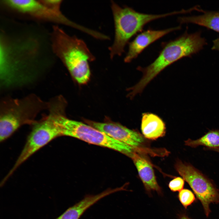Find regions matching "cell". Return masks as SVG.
I'll list each match as a JSON object with an SVG mask.
<instances>
[{
    "instance_id": "8fae6325",
    "label": "cell",
    "mask_w": 219,
    "mask_h": 219,
    "mask_svg": "<svg viewBox=\"0 0 219 219\" xmlns=\"http://www.w3.org/2000/svg\"><path fill=\"white\" fill-rule=\"evenodd\" d=\"M181 26L161 30L148 29L137 35L129 43L128 52L124 58L126 62H130L136 58L149 45L169 33L180 30Z\"/></svg>"
},
{
    "instance_id": "7c38bea8",
    "label": "cell",
    "mask_w": 219,
    "mask_h": 219,
    "mask_svg": "<svg viewBox=\"0 0 219 219\" xmlns=\"http://www.w3.org/2000/svg\"><path fill=\"white\" fill-rule=\"evenodd\" d=\"M130 158L137 169L146 193L151 195L152 191H155L159 195L162 194V189L157 181L154 170L148 160L141 153L134 152Z\"/></svg>"
},
{
    "instance_id": "5bb4252c",
    "label": "cell",
    "mask_w": 219,
    "mask_h": 219,
    "mask_svg": "<svg viewBox=\"0 0 219 219\" xmlns=\"http://www.w3.org/2000/svg\"><path fill=\"white\" fill-rule=\"evenodd\" d=\"M109 194V192L106 190L96 195H87L55 219H79L88 209Z\"/></svg>"
},
{
    "instance_id": "e0dca14e",
    "label": "cell",
    "mask_w": 219,
    "mask_h": 219,
    "mask_svg": "<svg viewBox=\"0 0 219 219\" xmlns=\"http://www.w3.org/2000/svg\"><path fill=\"white\" fill-rule=\"evenodd\" d=\"M178 197L180 203L186 209L195 200L193 193L191 190L186 189H183L179 192Z\"/></svg>"
},
{
    "instance_id": "ffe728a7",
    "label": "cell",
    "mask_w": 219,
    "mask_h": 219,
    "mask_svg": "<svg viewBox=\"0 0 219 219\" xmlns=\"http://www.w3.org/2000/svg\"><path fill=\"white\" fill-rule=\"evenodd\" d=\"M211 49L219 51V37L213 40Z\"/></svg>"
},
{
    "instance_id": "4fadbf2b",
    "label": "cell",
    "mask_w": 219,
    "mask_h": 219,
    "mask_svg": "<svg viewBox=\"0 0 219 219\" xmlns=\"http://www.w3.org/2000/svg\"><path fill=\"white\" fill-rule=\"evenodd\" d=\"M141 128L144 137L152 140L163 136L166 132L165 124L162 119L149 113H143Z\"/></svg>"
},
{
    "instance_id": "44dd1931",
    "label": "cell",
    "mask_w": 219,
    "mask_h": 219,
    "mask_svg": "<svg viewBox=\"0 0 219 219\" xmlns=\"http://www.w3.org/2000/svg\"><path fill=\"white\" fill-rule=\"evenodd\" d=\"M179 219H191L185 214H182L179 216Z\"/></svg>"
},
{
    "instance_id": "8992f818",
    "label": "cell",
    "mask_w": 219,
    "mask_h": 219,
    "mask_svg": "<svg viewBox=\"0 0 219 219\" xmlns=\"http://www.w3.org/2000/svg\"><path fill=\"white\" fill-rule=\"evenodd\" d=\"M48 115L34 124L20 155L12 169L5 177L7 179L23 162L54 139L61 136L59 119L64 109L58 102H51Z\"/></svg>"
},
{
    "instance_id": "7a4b0ae2",
    "label": "cell",
    "mask_w": 219,
    "mask_h": 219,
    "mask_svg": "<svg viewBox=\"0 0 219 219\" xmlns=\"http://www.w3.org/2000/svg\"><path fill=\"white\" fill-rule=\"evenodd\" d=\"M50 39L53 53L74 78L80 84L87 82L90 75L89 61L95 57L85 42L75 36L69 35L57 26L53 27Z\"/></svg>"
},
{
    "instance_id": "ba28073f",
    "label": "cell",
    "mask_w": 219,
    "mask_h": 219,
    "mask_svg": "<svg viewBox=\"0 0 219 219\" xmlns=\"http://www.w3.org/2000/svg\"><path fill=\"white\" fill-rule=\"evenodd\" d=\"M2 5L7 9L34 19L64 25L85 33L89 29L68 19L61 12H58L49 8L41 0H2Z\"/></svg>"
},
{
    "instance_id": "5b68a950",
    "label": "cell",
    "mask_w": 219,
    "mask_h": 219,
    "mask_svg": "<svg viewBox=\"0 0 219 219\" xmlns=\"http://www.w3.org/2000/svg\"><path fill=\"white\" fill-rule=\"evenodd\" d=\"M17 41L4 34L0 36V71L2 81L9 85L20 83V71L37 55L38 43L34 40Z\"/></svg>"
},
{
    "instance_id": "9c48e42d",
    "label": "cell",
    "mask_w": 219,
    "mask_h": 219,
    "mask_svg": "<svg viewBox=\"0 0 219 219\" xmlns=\"http://www.w3.org/2000/svg\"><path fill=\"white\" fill-rule=\"evenodd\" d=\"M175 166L201 202L205 214L208 217L211 212L210 204L219 203L218 189L210 180L190 164L178 161Z\"/></svg>"
},
{
    "instance_id": "30bf717a",
    "label": "cell",
    "mask_w": 219,
    "mask_h": 219,
    "mask_svg": "<svg viewBox=\"0 0 219 219\" xmlns=\"http://www.w3.org/2000/svg\"><path fill=\"white\" fill-rule=\"evenodd\" d=\"M88 123L110 137L133 147L140 152L148 151L145 148V138L138 131L117 123L91 121Z\"/></svg>"
},
{
    "instance_id": "2e32d148",
    "label": "cell",
    "mask_w": 219,
    "mask_h": 219,
    "mask_svg": "<svg viewBox=\"0 0 219 219\" xmlns=\"http://www.w3.org/2000/svg\"><path fill=\"white\" fill-rule=\"evenodd\" d=\"M185 145L193 148L202 145L210 149L219 148V130L209 131L196 140L188 139L185 141Z\"/></svg>"
},
{
    "instance_id": "3957f363",
    "label": "cell",
    "mask_w": 219,
    "mask_h": 219,
    "mask_svg": "<svg viewBox=\"0 0 219 219\" xmlns=\"http://www.w3.org/2000/svg\"><path fill=\"white\" fill-rule=\"evenodd\" d=\"M111 7L115 29L113 42L108 48L112 59L115 56H121L124 52L125 46L130 39L141 31L148 23L160 18L182 13L179 11L161 14H146L137 12L127 6L120 7L113 1H111Z\"/></svg>"
},
{
    "instance_id": "9a60e30c",
    "label": "cell",
    "mask_w": 219,
    "mask_h": 219,
    "mask_svg": "<svg viewBox=\"0 0 219 219\" xmlns=\"http://www.w3.org/2000/svg\"><path fill=\"white\" fill-rule=\"evenodd\" d=\"M201 12L203 14L200 15L179 17L178 21L181 24H196L219 33V11Z\"/></svg>"
},
{
    "instance_id": "52a82bcc",
    "label": "cell",
    "mask_w": 219,
    "mask_h": 219,
    "mask_svg": "<svg viewBox=\"0 0 219 219\" xmlns=\"http://www.w3.org/2000/svg\"><path fill=\"white\" fill-rule=\"evenodd\" d=\"M61 136L75 137L91 144L106 147L130 156L135 151L133 147L110 137L89 125L67 118L64 114L59 121Z\"/></svg>"
},
{
    "instance_id": "d6986e66",
    "label": "cell",
    "mask_w": 219,
    "mask_h": 219,
    "mask_svg": "<svg viewBox=\"0 0 219 219\" xmlns=\"http://www.w3.org/2000/svg\"><path fill=\"white\" fill-rule=\"evenodd\" d=\"M41 1L46 6L55 12H61L60 8L62 0H41Z\"/></svg>"
},
{
    "instance_id": "ac0fdd59",
    "label": "cell",
    "mask_w": 219,
    "mask_h": 219,
    "mask_svg": "<svg viewBox=\"0 0 219 219\" xmlns=\"http://www.w3.org/2000/svg\"><path fill=\"white\" fill-rule=\"evenodd\" d=\"M184 184V180L182 178L176 177L169 182V187L172 192H179L183 189Z\"/></svg>"
},
{
    "instance_id": "7402d4cb",
    "label": "cell",
    "mask_w": 219,
    "mask_h": 219,
    "mask_svg": "<svg viewBox=\"0 0 219 219\" xmlns=\"http://www.w3.org/2000/svg\"><path fill=\"white\" fill-rule=\"evenodd\" d=\"M211 149L213 151H216L217 152L219 153V148Z\"/></svg>"
},
{
    "instance_id": "277c9868",
    "label": "cell",
    "mask_w": 219,
    "mask_h": 219,
    "mask_svg": "<svg viewBox=\"0 0 219 219\" xmlns=\"http://www.w3.org/2000/svg\"><path fill=\"white\" fill-rule=\"evenodd\" d=\"M49 104L32 94L20 99L3 100L0 107V142L9 138L21 126L36 123L37 115L48 109Z\"/></svg>"
},
{
    "instance_id": "6da1fadb",
    "label": "cell",
    "mask_w": 219,
    "mask_h": 219,
    "mask_svg": "<svg viewBox=\"0 0 219 219\" xmlns=\"http://www.w3.org/2000/svg\"><path fill=\"white\" fill-rule=\"evenodd\" d=\"M207 43L200 31L189 33L187 30L176 39L162 44V48L153 62L145 67L138 66L142 76L136 85L130 88L136 96L142 92L147 85L166 67L185 57H190L201 50Z\"/></svg>"
}]
</instances>
